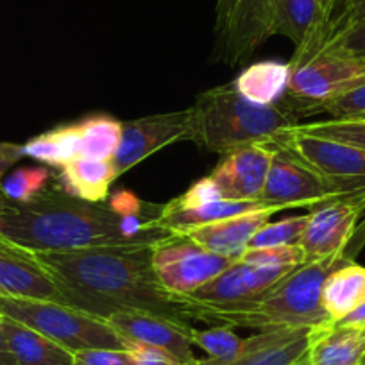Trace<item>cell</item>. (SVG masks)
I'll return each instance as SVG.
<instances>
[{"label": "cell", "instance_id": "obj_24", "mask_svg": "<svg viewBox=\"0 0 365 365\" xmlns=\"http://www.w3.org/2000/svg\"><path fill=\"white\" fill-rule=\"evenodd\" d=\"M365 301V267L356 262L340 265L326 278L321 303L329 321L336 322Z\"/></svg>", "mask_w": 365, "mask_h": 365}, {"label": "cell", "instance_id": "obj_44", "mask_svg": "<svg viewBox=\"0 0 365 365\" xmlns=\"http://www.w3.org/2000/svg\"><path fill=\"white\" fill-rule=\"evenodd\" d=\"M361 365H365V360H364V364H361Z\"/></svg>", "mask_w": 365, "mask_h": 365}, {"label": "cell", "instance_id": "obj_43", "mask_svg": "<svg viewBox=\"0 0 365 365\" xmlns=\"http://www.w3.org/2000/svg\"><path fill=\"white\" fill-rule=\"evenodd\" d=\"M297 365H307V361H304V358H303V360H301L299 364H297Z\"/></svg>", "mask_w": 365, "mask_h": 365}, {"label": "cell", "instance_id": "obj_17", "mask_svg": "<svg viewBox=\"0 0 365 365\" xmlns=\"http://www.w3.org/2000/svg\"><path fill=\"white\" fill-rule=\"evenodd\" d=\"M282 210L283 208H279V206H267V208L242 213V215L219 220V222L190 227V230L181 231L179 235H185L195 244L215 252V255L238 259L249 247V242L252 240L256 231L263 224L269 222L274 213L282 212Z\"/></svg>", "mask_w": 365, "mask_h": 365}, {"label": "cell", "instance_id": "obj_36", "mask_svg": "<svg viewBox=\"0 0 365 365\" xmlns=\"http://www.w3.org/2000/svg\"><path fill=\"white\" fill-rule=\"evenodd\" d=\"M128 349L135 356L136 365H185L174 356H170L165 351L156 349V347L140 346V344H129Z\"/></svg>", "mask_w": 365, "mask_h": 365}, {"label": "cell", "instance_id": "obj_10", "mask_svg": "<svg viewBox=\"0 0 365 365\" xmlns=\"http://www.w3.org/2000/svg\"><path fill=\"white\" fill-rule=\"evenodd\" d=\"M364 210L365 194L342 195L314 206L299 238L307 262L344 251L356 233Z\"/></svg>", "mask_w": 365, "mask_h": 365}, {"label": "cell", "instance_id": "obj_9", "mask_svg": "<svg viewBox=\"0 0 365 365\" xmlns=\"http://www.w3.org/2000/svg\"><path fill=\"white\" fill-rule=\"evenodd\" d=\"M342 197L303 158L287 147L274 143L272 161L263 185L262 201L269 206L314 208L329 199Z\"/></svg>", "mask_w": 365, "mask_h": 365}, {"label": "cell", "instance_id": "obj_32", "mask_svg": "<svg viewBox=\"0 0 365 365\" xmlns=\"http://www.w3.org/2000/svg\"><path fill=\"white\" fill-rule=\"evenodd\" d=\"M317 113H328L333 120L358 118L365 115V81L344 91L342 96L328 101L317 110Z\"/></svg>", "mask_w": 365, "mask_h": 365}, {"label": "cell", "instance_id": "obj_2", "mask_svg": "<svg viewBox=\"0 0 365 365\" xmlns=\"http://www.w3.org/2000/svg\"><path fill=\"white\" fill-rule=\"evenodd\" d=\"M153 245H118L81 251L36 252L61 292L63 304L108 319L115 312L140 310L188 321L181 297L158 282Z\"/></svg>", "mask_w": 365, "mask_h": 365}, {"label": "cell", "instance_id": "obj_39", "mask_svg": "<svg viewBox=\"0 0 365 365\" xmlns=\"http://www.w3.org/2000/svg\"><path fill=\"white\" fill-rule=\"evenodd\" d=\"M336 322L344 326H351V328L365 329V301L361 304H358L353 312H349L346 317H342Z\"/></svg>", "mask_w": 365, "mask_h": 365}, {"label": "cell", "instance_id": "obj_12", "mask_svg": "<svg viewBox=\"0 0 365 365\" xmlns=\"http://www.w3.org/2000/svg\"><path fill=\"white\" fill-rule=\"evenodd\" d=\"M178 142H190V124L187 110L158 113L124 122L122 140L113 165L120 178L140 161Z\"/></svg>", "mask_w": 365, "mask_h": 365}, {"label": "cell", "instance_id": "obj_26", "mask_svg": "<svg viewBox=\"0 0 365 365\" xmlns=\"http://www.w3.org/2000/svg\"><path fill=\"white\" fill-rule=\"evenodd\" d=\"M81 156L88 160H113L122 140L124 122L106 113L90 115L79 122Z\"/></svg>", "mask_w": 365, "mask_h": 365}, {"label": "cell", "instance_id": "obj_3", "mask_svg": "<svg viewBox=\"0 0 365 365\" xmlns=\"http://www.w3.org/2000/svg\"><path fill=\"white\" fill-rule=\"evenodd\" d=\"M365 244V220L358 224L356 233L347 247L322 259L304 262L285 274L263 296L245 307L222 312L210 319L231 328H251L256 331L274 329H312L329 321L321 303L326 278L344 263L354 262L356 252Z\"/></svg>", "mask_w": 365, "mask_h": 365}, {"label": "cell", "instance_id": "obj_23", "mask_svg": "<svg viewBox=\"0 0 365 365\" xmlns=\"http://www.w3.org/2000/svg\"><path fill=\"white\" fill-rule=\"evenodd\" d=\"M263 201H230V199H217L195 208H175L170 202L161 206L160 222L172 233H181L185 230L206 224L219 222V220L231 219L242 213L255 212V210L267 208Z\"/></svg>", "mask_w": 365, "mask_h": 365}, {"label": "cell", "instance_id": "obj_41", "mask_svg": "<svg viewBox=\"0 0 365 365\" xmlns=\"http://www.w3.org/2000/svg\"><path fill=\"white\" fill-rule=\"evenodd\" d=\"M342 4V0H319V6H321V13L324 16L326 24H328V29H329V24H331L333 16H335L336 9L340 8Z\"/></svg>", "mask_w": 365, "mask_h": 365}, {"label": "cell", "instance_id": "obj_20", "mask_svg": "<svg viewBox=\"0 0 365 365\" xmlns=\"http://www.w3.org/2000/svg\"><path fill=\"white\" fill-rule=\"evenodd\" d=\"M118 179L113 160H88L76 158L56 175L58 190L70 197L88 202H106L111 185Z\"/></svg>", "mask_w": 365, "mask_h": 365}, {"label": "cell", "instance_id": "obj_19", "mask_svg": "<svg viewBox=\"0 0 365 365\" xmlns=\"http://www.w3.org/2000/svg\"><path fill=\"white\" fill-rule=\"evenodd\" d=\"M365 360V329L326 322L310 329L307 365H361Z\"/></svg>", "mask_w": 365, "mask_h": 365}, {"label": "cell", "instance_id": "obj_4", "mask_svg": "<svg viewBox=\"0 0 365 365\" xmlns=\"http://www.w3.org/2000/svg\"><path fill=\"white\" fill-rule=\"evenodd\" d=\"M187 113L190 142L217 154L251 143H274L297 124L289 108L251 103L235 90L233 83L199 93Z\"/></svg>", "mask_w": 365, "mask_h": 365}, {"label": "cell", "instance_id": "obj_14", "mask_svg": "<svg viewBox=\"0 0 365 365\" xmlns=\"http://www.w3.org/2000/svg\"><path fill=\"white\" fill-rule=\"evenodd\" d=\"M0 296L63 303L54 278L36 252L0 237Z\"/></svg>", "mask_w": 365, "mask_h": 365}, {"label": "cell", "instance_id": "obj_38", "mask_svg": "<svg viewBox=\"0 0 365 365\" xmlns=\"http://www.w3.org/2000/svg\"><path fill=\"white\" fill-rule=\"evenodd\" d=\"M24 156L22 145L11 142H0V185H2V179H4L6 172L13 167L15 163H19ZM2 199V195H0Z\"/></svg>", "mask_w": 365, "mask_h": 365}, {"label": "cell", "instance_id": "obj_31", "mask_svg": "<svg viewBox=\"0 0 365 365\" xmlns=\"http://www.w3.org/2000/svg\"><path fill=\"white\" fill-rule=\"evenodd\" d=\"M240 259L247 263L263 267H285V269H296L307 262L303 249L299 244L292 245H276V247H256L245 249Z\"/></svg>", "mask_w": 365, "mask_h": 365}, {"label": "cell", "instance_id": "obj_15", "mask_svg": "<svg viewBox=\"0 0 365 365\" xmlns=\"http://www.w3.org/2000/svg\"><path fill=\"white\" fill-rule=\"evenodd\" d=\"M279 0H238L230 27L220 38V56L227 65L244 63L272 36Z\"/></svg>", "mask_w": 365, "mask_h": 365}, {"label": "cell", "instance_id": "obj_8", "mask_svg": "<svg viewBox=\"0 0 365 365\" xmlns=\"http://www.w3.org/2000/svg\"><path fill=\"white\" fill-rule=\"evenodd\" d=\"M237 259L215 255L185 235H172L153 249L158 282L172 296H190Z\"/></svg>", "mask_w": 365, "mask_h": 365}, {"label": "cell", "instance_id": "obj_22", "mask_svg": "<svg viewBox=\"0 0 365 365\" xmlns=\"http://www.w3.org/2000/svg\"><path fill=\"white\" fill-rule=\"evenodd\" d=\"M290 61L262 59L242 70L233 81L235 90L259 106H278L289 91Z\"/></svg>", "mask_w": 365, "mask_h": 365}, {"label": "cell", "instance_id": "obj_16", "mask_svg": "<svg viewBox=\"0 0 365 365\" xmlns=\"http://www.w3.org/2000/svg\"><path fill=\"white\" fill-rule=\"evenodd\" d=\"M274 34L289 38L296 47L290 59L292 68L317 56L328 40V24L321 13L319 0H279Z\"/></svg>", "mask_w": 365, "mask_h": 365}, {"label": "cell", "instance_id": "obj_40", "mask_svg": "<svg viewBox=\"0 0 365 365\" xmlns=\"http://www.w3.org/2000/svg\"><path fill=\"white\" fill-rule=\"evenodd\" d=\"M0 365H16L11 351H9L8 340H6L4 328H2V315H0Z\"/></svg>", "mask_w": 365, "mask_h": 365}, {"label": "cell", "instance_id": "obj_21", "mask_svg": "<svg viewBox=\"0 0 365 365\" xmlns=\"http://www.w3.org/2000/svg\"><path fill=\"white\" fill-rule=\"evenodd\" d=\"M2 328L16 365H73V351L43 333L4 315Z\"/></svg>", "mask_w": 365, "mask_h": 365}, {"label": "cell", "instance_id": "obj_5", "mask_svg": "<svg viewBox=\"0 0 365 365\" xmlns=\"http://www.w3.org/2000/svg\"><path fill=\"white\" fill-rule=\"evenodd\" d=\"M0 315L43 333L73 353L91 347H128L106 319L96 317L58 301L0 296Z\"/></svg>", "mask_w": 365, "mask_h": 365}, {"label": "cell", "instance_id": "obj_18", "mask_svg": "<svg viewBox=\"0 0 365 365\" xmlns=\"http://www.w3.org/2000/svg\"><path fill=\"white\" fill-rule=\"evenodd\" d=\"M310 329L258 331L247 339V349L230 364H213L199 358L195 365H297L308 349Z\"/></svg>", "mask_w": 365, "mask_h": 365}, {"label": "cell", "instance_id": "obj_37", "mask_svg": "<svg viewBox=\"0 0 365 365\" xmlns=\"http://www.w3.org/2000/svg\"><path fill=\"white\" fill-rule=\"evenodd\" d=\"M238 0H217L215 6V34L217 41L224 36V33L230 27L231 19L235 15V9H237Z\"/></svg>", "mask_w": 365, "mask_h": 365}, {"label": "cell", "instance_id": "obj_34", "mask_svg": "<svg viewBox=\"0 0 365 365\" xmlns=\"http://www.w3.org/2000/svg\"><path fill=\"white\" fill-rule=\"evenodd\" d=\"M73 365H136L131 351L115 347H91L73 353Z\"/></svg>", "mask_w": 365, "mask_h": 365}, {"label": "cell", "instance_id": "obj_27", "mask_svg": "<svg viewBox=\"0 0 365 365\" xmlns=\"http://www.w3.org/2000/svg\"><path fill=\"white\" fill-rule=\"evenodd\" d=\"M54 172L47 165L20 167L6 175L0 185V195L11 202H29L51 188Z\"/></svg>", "mask_w": 365, "mask_h": 365}, {"label": "cell", "instance_id": "obj_11", "mask_svg": "<svg viewBox=\"0 0 365 365\" xmlns=\"http://www.w3.org/2000/svg\"><path fill=\"white\" fill-rule=\"evenodd\" d=\"M106 321L128 346L140 344V346L156 347L185 365L197 364L199 358L194 354V344H192L194 328L188 324V321L140 310L115 312Z\"/></svg>", "mask_w": 365, "mask_h": 365}, {"label": "cell", "instance_id": "obj_28", "mask_svg": "<svg viewBox=\"0 0 365 365\" xmlns=\"http://www.w3.org/2000/svg\"><path fill=\"white\" fill-rule=\"evenodd\" d=\"M192 344L208 354L213 364H230L247 349V339H242L231 326L220 324L208 329H192Z\"/></svg>", "mask_w": 365, "mask_h": 365}, {"label": "cell", "instance_id": "obj_13", "mask_svg": "<svg viewBox=\"0 0 365 365\" xmlns=\"http://www.w3.org/2000/svg\"><path fill=\"white\" fill-rule=\"evenodd\" d=\"M274 143H251L222 154L208 175L222 199L262 201L263 185L272 161Z\"/></svg>", "mask_w": 365, "mask_h": 365}, {"label": "cell", "instance_id": "obj_1", "mask_svg": "<svg viewBox=\"0 0 365 365\" xmlns=\"http://www.w3.org/2000/svg\"><path fill=\"white\" fill-rule=\"evenodd\" d=\"M161 206L131 190L88 202L52 187L29 202L0 199V237L33 252L153 245L175 235L161 226Z\"/></svg>", "mask_w": 365, "mask_h": 365}, {"label": "cell", "instance_id": "obj_42", "mask_svg": "<svg viewBox=\"0 0 365 365\" xmlns=\"http://www.w3.org/2000/svg\"><path fill=\"white\" fill-rule=\"evenodd\" d=\"M346 120H347V118H346ZM354 120H365V115H364V117H358V118H354Z\"/></svg>", "mask_w": 365, "mask_h": 365}, {"label": "cell", "instance_id": "obj_33", "mask_svg": "<svg viewBox=\"0 0 365 365\" xmlns=\"http://www.w3.org/2000/svg\"><path fill=\"white\" fill-rule=\"evenodd\" d=\"M322 51L347 56V58H353L365 63V22L331 34L326 40Z\"/></svg>", "mask_w": 365, "mask_h": 365}, {"label": "cell", "instance_id": "obj_25", "mask_svg": "<svg viewBox=\"0 0 365 365\" xmlns=\"http://www.w3.org/2000/svg\"><path fill=\"white\" fill-rule=\"evenodd\" d=\"M24 156L51 168H61L81 156V125L65 124L34 136L22 145Z\"/></svg>", "mask_w": 365, "mask_h": 365}, {"label": "cell", "instance_id": "obj_35", "mask_svg": "<svg viewBox=\"0 0 365 365\" xmlns=\"http://www.w3.org/2000/svg\"><path fill=\"white\" fill-rule=\"evenodd\" d=\"M365 22V0H342L328 29V38L347 27Z\"/></svg>", "mask_w": 365, "mask_h": 365}, {"label": "cell", "instance_id": "obj_6", "mask_svg": "<svg viewBox=\"0 0 365 365\" xmlns=\"http://www.w3.org/2000/svg\"><path fill=\"white\" fill-rule=\"evenodd\" d=\"M361 81H365V63L333 52H319L290 72L289 110L294 115L317 113L322 104Z\"/></svg>", "mask_w": 365, "mask_h": 365}, {"label": "cell", "instance_id": "obj_30", "mask_svg": "<svg viewBox=\"0 0 365 365\" xmlns=\"http://www.w3.org/2000/svg\"><path fill=\"white\" fill-rule=\"evenodd\" d=\"M296 128L299 131L308 133V135L321 136V138L335 140V142H344L365 149V120H354V118L333 120V118H329V120L315 122V124H297Z\"/></svg>", "mask_w": 365, "mask_h": 365}, {"label": "cell", "instance_id": "obj_29", "mask_svg": "<svg viewBox=\"0 0 365 365\" xmlns=\"http://www.w3.org/2000/svg\"><path fill=\"white\" fill-rule=\"evenodd\" d=\"M307 215H296L283 219L279 222H267L256 231L252 240L249 242V247H276V245H292L299 244V238L307 226ZM247 247V249H249Z\"/></svg>", "mask_w": 365, "mask_h": 365}, {"label": "cell", "instance_id": "obj_7", "mask_svg": "<svg viewBox=\"0 0 365 365\" xmlns=\"http://www.w3.org/2000/svg\"><path fill=\"white\" fill-rule=\"evenodd\" d=\"M296 125L287 129L274 143L303 158L340 195L365 194V149L308 135Z\"/></svg>", "mask_w": 365, "mask_h": 365}]
</instances>
